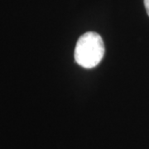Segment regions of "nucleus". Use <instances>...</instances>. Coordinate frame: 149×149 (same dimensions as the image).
Here are the masks:
<instances>
[{
	"instance_id": "1",
	"label": "nucleus",
	"mask_w": 149,
	"mask_h": 149,
	"mask_svg": "<svg viewBox=\"0 0 149 149\" xmlns=\"http://www.w3.org/2000/svg\"><path fill=\"white\" fill-rule=\"evenodd\" d=\"M104 55V45L102 37L96 32H88L78 39L74 60L80 66L91 69L102 61Z\"/></svg>"
},
{
	"instance_id": "2",
	"label": "nucleus",
	"mask_w": 149,
	"mask_h": 149,
	"mask_svg": "<svg viewBox=\"0 0 149 149\" xmlns=\"http://www.w3.org/2000/svg\"><path fill=\"white\" fill-rule=\"evenodd\" d=\"M144 6L147 11V13L149 16V0H144Z\"/></svg>"
}]
</instances>
